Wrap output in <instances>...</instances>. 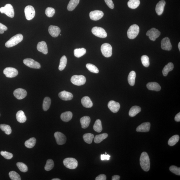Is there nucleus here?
<instances>
[{
    "mask_svg": "<svg viewBox=\"0 0 180 180\" xmlns=\"http://www.w3.org/2000/svg\"><path fill=\"white\" fill-rule=\"evenodd\" d=\"M140 164L141 167L144 171H148L150 170V159L148 154L146 152H143L141 155L140 158Z\"/></svg>",
    "mask_w": 180,
    "mask_h": 180,
    "instance_id": "obj_1",
    "label": "nucleus"
},
{
    "mask_svg": "<svg viewBox=\"0 0 180 180\" xmlns=\"http://www.w3.org/2000/svg\"><path fill=\"white\" fill-rule=\"evenodd\" d=\"M23 40V36L21 34H18L12 37L7 41L5 44V47L9 48L13 47L21 42Z\"/></svg>",
    "mask_w": 180,
    "mask_h": 180,
    "instance_id": "obj_2",
    "label": "nucleus"
},
{
    "mask_svg": "<svg viewBox=\"0 0 180 180\" xmlns=\"http://www.w3.org/2000/svg\"><path fill=\"white\" fill-rule=\"evenodd\" d=\"M139 32V26L135 24L132 25L128 30L127 36L130 39H134L137 37Z\"/></svg>",
    "mask_w": 180,
    "mask_h": 180,
    "instance_id": "obj_3",
    "label": "nucleus"
},
{
    "mask_svg": "<svg viewBox=\"0 0 180 180\" xmlns=\"http://www.w3.org/2000/svg\"><path fill=\"white\" fill-rule=\"evenodd\" d=\"M0 12L1 13H5L6 15L11 18H13L14 16V11L12 6L10 4L5 5V7L0 8Z\"/></svg>",
    "mask_w": 180,
    "mask_h": 180,
    "instance_id": "obj_4",
    "label": "nucleus"
},
{
    "mask_svg": "<svg viewBox=\"0 0 180 180\" xmlns=\"http://www.w3.org/2000/svg\"><path fill=\"white\" fill-rule=\"evenodd\" d=\"M63 163L67 168L75 169L78 166V162L76 159L73 158H67L63 161Z\"/></svg>",
    "mask_w": 180,
    "mask_h": 180,
    "instance_id": "obj_5",
    "label": "nucleus"
},
{
    "mask_svg": "<svg viewBox=\"0 0 180 180\" xmlns=\"http://www.w3.org/2000/svg\"><path fill=\"white\" fill-rule=\"evenodd\" d=\"M101 51L102 55L106 57H109L112 55V47L108 43H105L101 45Z\"/></svg>",
    "mask_w": 180,
    "mask_h": 180,
    "instance_id": "obj_6",
    "label": "nucleus"
},
{
    "mask_svg": "<svg viewBox=\"0 0 180 180\" xmlns=\"http://www.w3.org/2000/svg\"><path fill=\"white\" fill-rule=\"evenodd\" d=\"M71 82L75 85L80 86L86 83V79L84 76L74 75L71 77Z\"/></svg>",
    "mask_w": 180,
    "mask_h": 180,
    "instance_id": "obj_7",
    "label": "nucleus"
},
{
    "mask_svg": "<svg viewBox=\"0 0 180 180\" xmlns=\"http://www.w3.org/2000/svg\"><path fill=\"white\" fill-rule=\"evenodd\" d=\"M92 31L93 34L99 38H105L107 36L106 31L102 28L99 27H94L92 28Z\"/></svg>",
    "mask_w": 180,
    "mask_h": 180,
    "instance_id": "obj_8",
    "label": "nucleus"
},
{
    "mask_svg": "<svg viewBox=\"0 0 180 180\" xmlns=\"http://www.w3.org/2000/svg\"><path fill=\"white\" fill-rule=\"evenodd\" d=\"M24 13L26 19L28 20H32L36 15L34 8L31 5H28L25 8Z\"/></svg>",
    "mask_w": 180,
    "mask_h": 180,
    "instance_id": "obj_9",
    "label": "nucleus"
},
{
    "mask_svg": "<svg viewBox=\"0 0 180 180\" xmlns=\"http://www.w3.org/2000/svg\"><path fill=\"white\" fill-rule=\"evenodd\" d=\"M146 35L151 40L154 41L160 35V32L156 28H152L147 32Z\"/></svg>",
    "mask_w": 180,
    "mask_h": 180,
    "instance_id": "obj_10",
    "label": "nucleus"
},
{
    "mask_svg": "<svg viewBox=\"0 0 180 180\" xmlns=\"http://www.w3.org/2000/svg\"><path fill=\"white\" fill-rule=\"evenodd\" d=\"M23 62L25 65L28 67L33 69H40L41 68L40 63L32 59L28 58L24 59Z\"/></svg>",
    "mask_w": 180,
    "mask_h": 180,
    "instance_id": "obj_11",
    "label": "nucleus"
},
{
    "mask_svg": "<svg viewBox=\"0 0 180 180\" xmlns=\"http://www.w3.org/2000/svg\"><path fill=\"white\" fill-rule=\"evenodd\" d=\"M3 73L7 78H13L18 75V71L15 68L9 67L4 70Z\"/></svg>",
    "mask_w": 180,
    "mask_h": 180,
    "instance_id": "obj_12",
    "label": "nucleus"
},
{
    "mask_svg": "<svg viewBox=\"0 0 180 180\" xmlns=\"http://www.w3.org/2000/svg\"><path fill=\"white\" fill-rule=\"evenodd\" d=\"M55 137L58 144L62 145L65 143L67 138L64 134L60 132H55L54 134Z\"/></svg>",
    "mask_w": 180,
    "mask_h": 180,
    "instance_id": "obj_13",
    "label": "nucleus"
},
{
    "mask_svg": "<svg viewBox=\"0 0 180 180\" xmlns=\"http://www.w3.org/2000/svg\"><path fill=\"white\" fill-rule=\"evenodd\" d=\"M104 16L103 12L100 10H94L90 12V16L91 20L97 21L100 20Z\"/></svg>",
    "mask_w": 180,
    "mask_h": 180,
    "instance_id": "obj_14",
    "label": "nucleus"
},
{
    "mask_svg": "<svg viewBox=\"0 0 180 180\" xmlns=\"http://www.w3.org/2000/svg\"><path fill=\"white\" fill-rule=\"evenodd\" d=\"M13 94L18 100H22L26 96L27 92L26 90L22 88H18L14 91Z\"/></svg>",
    "mask_w": 180,
    "mask_h": 180,
    "instance_id": "obj_15",
    "label": "nucleus"
},
{
    "mask_svg": "<svg viewBox=\"0 0 180 180\" xmlns=\"http://www.w3.org/2000/svg\"><path fill=\"white\" fill-rule=\"evenodd\" d=\"M161 47L163 50L170 51L172 49V45L170 39L167 37L163 38L161 41Z\"/></svg>",
    "mask_w": 180,
    "mask_h": 180,
    "instance_id": "obj_16",
    "label": "nucleus"
},
{
    "mask_svg": "<svg viewBox=\"0 0 180 180\" xmlns=\"http://www.w3.org/2000/svg\"><path fill=\"white\" fill-rule=\"evenodd\" d=\"M49 32L52 36L56 38L59 36L61 30L59 27L51 25L49 26Z\"/></svg>",
    "mask_w": 180,
    "mask_h": 180,
    "instance_id": "obj_17",
    "label": "nucleus"
},
{
    "mask_svg": "<svg viewBox=\"0 0 180 180\" xmlns=\"http://www.w3.org/2000/svg\"><path fill=\"white\" fill-rule=\"evenodd\" d=\"M120 104L119 102L113 100L109 101L108 107L110 110L113 113H117L120 108Z\"/></svg>",
    "mask_w": 180,
    "mask_h": 180,
    "instance_id": "obj_18",
    "label": "nucleus"
},
{
    "mask_svg": "<svg viewBox=\"0 0 180 180\" xmlns=\"http://www.w3.org/2000/svg\"><path fill=\"white\" fill-rule=\"evenodd\" d=\"M59 96L61 100L65 101L71 100L73 98V95L71 93L65 90L59 93Z\"/></svg>",
    "mask_w": 180,
    "mask_h": 180,
    "instance_id": "obj_19",
    "label": "nucleus"
},
{
    "mask_svg": "<svg viewBox=\"0 0 180 180\" xmlns=\"http://www.w3.org/2000/svg\"><path fill=\"white\" fill-rule=\"evenodd\" d=\"M150 124L149 122L142 123L136 128V131L139 132H148L150 131Z\"/></svg>",
    "mask_w": 180,
    "mask_h": 180,
    "instance_id": "obj_20",
    "label": "nucleus"
},
{
    "mask_svg": "<svg viewBox=\"0 0 180 180\" xmlns=\"http://www.w3.org/2000/svg\"><path fill=\"white\" fill-rule=\"evenodd\" d=\"M38 51L42 53L44 55H47L48 53V48L46 42L44 41L38 42L37 46Z\"/></svg>",
    "mask_w": 180,
    "mask_h": 180,
    "instance_id": "obj_21",
    "label": "nucleus"
},
{
    "mask_svg": "<svg viewBox=\"0 0 180 180\" xmlns=\"http://www.w3.org/2000/svg\"><path fill=\"white\" fill-rule=\"evenodd\" d=\"M165 4H166L165 1L163 0L160 1L157 3L156 8V11L158 15L160 16L163 13Z\"/></svg>",
    "mask_w": 180,
    "mask_h": 180,
    "instance_id": "obj_22",
    "label": "nucleus"
},
{
    "mask_svg": "<svg viewBox=\"0 0 180 180\" xmlns=\"http://www.w3.org/2000/svg\"><path fill=\"white\" fill-rule=\"evenodd\" d=\"M82 104L84 107L90 108L93 106V103L89 97L86 96L83 97L81 100Z\"/></svg>",
    "mask_w": 180,
    "mask_h": 180,
    "instance_id": "obj_23",
    "label": "nucleus"
},
{
    "mask_svg": "<svg viewBox=\"0 0 180 180\" xmlns=\"http://www.w3.org/2000/svg\"><path fill=\"white\" fill-rule=\"evenodd\" d=\"M146 86L149 90L156 91L157 92L160 91L161 88L160 84L156 82L148 83L146 85Z\"/></svg>",
    "mask_w": 180,
    "mask_h": 180,
    "instance_id": "obj_24",
    "label": "nucleus"
},
{
    "mask_svg": "<svg viewBox=\"0 0 180 180\" xmlns=\"http://www.w3.org/2000/svg\"><path fill=\"white\" fill-rule=\"evenodd\" d=\"M90 118L89 117L84 116L80 119V122L83 129H86L89 126L90 123Z\"/></svg>",
    "mask_w": 180,
    "mask_h": 180,
    "instance_id": "obj_25",
    "label": "nucleus"
},
{
    "mask_svg": "<svg viewBox=\"0 0 180 180\" xmlns=\"http://www.w3.org/2000/svg\"><path fill=\"white\" fill-rule=\"evenodd\" d=\"M72 116H73V115L71 112L67 111L61 114V118L63 121L67 122L71 119Z\"/></svg>",
    "mask_w": 180,
    "mask_h": 180,
    "instance_id": "obj_26",
    "label": "nucleus"
},
{
    "mask_svg": "<svg viewBox=\"0 0 180 180\" xmlns=\"http://www.w3.org/2000/svg\"><path fill=\"white\" fill-rule=\"evenodd\" d=\"M16 118L20 123H24L26 121V117L23 111H20L16 114Z\"/></svg>",
    "mask_w": 180,
    "mask_h": 180,
    "instance_id": "obj_27",
    "label": "nucleus"
},
{
    "mask_svg": "<svg viewBox=\"0 0 180 180\" xmlns=\"http://www.w3.org/2000/svg\"><path fill=\"white\" fill-rule=\"evenodd\" d=\"M136 74L134 71L130 72L128 77V81L130 86H133L135 84Z\"/></svg>",
    "mask_w": 180,
    "mask_h": 180,
    "instance_id": "obj_28",
    "label": "nucleus"
},
{
    "mask_svg": "<svg viewBox=\"0 0 180 180\" xmlns=\"http://www.w3.org/2000/svg\"><path fill=\"white\" fill-rule=\"evenodd\" d=\"M141 111V109L139 107L134 106L132 107L130 109L129 112V115L130 117H135L138 113H140Z\"/></svg>",
    "mask_w": 180,
    "mask_h": 180,
    "instance_id": "obj_29",
    "label": "nucleus"
},
{
    "mask_svg": "<svg viewBox=\"0 0 180 180\" xmlns=\"http://www.w3.org/2000/svg\"><path fill=\"white\" fill-rule=\"evenodd\" d=\"M174 68L173 64L172 63H169L165 65L162 70L163 75L166 76L169 71H172Z\"/></svg>",
    "mask_w": 180,
    "mask_h": 180,
    "instance_id": "obj_30",
    "label": "nucleus"
},
{
    "mask_svg": "<svg viewBox=\"0 0 180 180\" xmlns=\"http://www.w3.org/2000/svg\"><path fill=\"white\" fill-rule=\"evenodd\" d=\"M80 0H70L68 4L67 9L69 11H71L75 8L80 3Z\"/></svg>",
    "mask_w": 180,
    "mask_h": 180,
    "instance_id": "obj_31",
    "label": "nucleus"
},
{
    "mask_svg": "<svg viewBox=\"0 0 180 180\" xmlns=\"http://www.w3.org/2000/svg\"><path fill=\"white\" fill-rule=\"evenodd\" d=\"M108 135L107 133H102L97 135L94 138V142L96 144H99L102 142L103 140L106 139L108 137Z\"/></svg>",
    "mask_w": 180,
    "mask_h": 180,
    "instance_id": "obj_32",
    "label": "nucleus"
},
{
    "mask_svg": "<svg viewBox=\"0 0 180 180\" xmlns=\"http://www.w3.org/2000/svg\"><path fill=\"white\" fill-rule=\"evenodd\" d=\"M51 103V100L49 97H47L44 98L43 100L42 107L43 111H47L48 110L50 107Z\"/></svg>",
    "mask_w": 180,
    "mask_h": 180,
    "instance_id": "obj_33",
    "label": "nucleus"
},
{
    "mask_svg": "<svg viewBox=\"0 0 180 180\" xmlns=\"http://www.w3.org/2000/svg\"><path fill=\"white\" fill-rule=\"evenodd\" d=\"M86 49L84 48L76 49L74 51V55L76 57L80 58L86 54Z\"/></svg>",
    "mask_w": 180,
    "mask_h": 180,
    "instance_id": "obj_34",
    "label": "nucleus"
},
{
    "mask_svg": "<svg viewBox=\"0 0 180 180\" xmlns=\"http://www.w3.org/2000/svg\"><path fill=\"white\" fill-rule=\"evenodd\" d=\"M140 3V0H129L127 5L130 9H135L139 6Z\"/></svg>",
    "mask_w": 180,
    "mask_h": 180,
    "instance_id": "obj_35",
    "label": "nucleus"
},
{
    "mask_svg": "<svg viewBox=\"0 0 180 180\" xmlns=\"http://www.w3.org/2000/svg\"><path fill=\"white\" fill-rule=\"evenodd\" d=\"M67 63V59L65 56L63 55L60 59V64L59 69L60 71H62L65 69Z\"/></svg>",
    "mask_w": 180,
    "mask_h": 180,
    "instance_id": "obj_36",
    "label": "nucleus"
},
{
    "mask_svg": "<svg viewBox=\"0 0 180 180\" xmlns=\"http://www.w3.org/2000/svg\"><path fill=\"white\" fill-rule=\"evenodd\" d=\"M36 143V139L34 138H32L26 140L25 142V146L28 148L34 147Z\"/></svg>",
    "mask_w": 180,
    "mask_h": 180,
    "instance_id": "obj_37",
    "label": "nucleus"
},
{
    "mask_svg": "<svg viewBox=\"0 0 180 180\" xmlns=\"http://www.w3.org/2000/svg\"><path fill=\"white\" fill-rule=\"evenodd\" d=\"M94 129L95 131L100 133L102 131V127L101 122L100 119H98L96 120L94 124Z\"/></svg>",
    "mask_w": 180,
    "mask_h": 180,
    "instance_id": "obj_38",
    "label": "nucleus"
},
{
    "mask_svg": "<svg viewBox=\"0 0 180 180\" xmlns=\"http://www.w3.org/2000/svg\"><path fill=\"white\" fill-rule=\"evenodd\" d=\"M94 138V134L91 133H87L84 134L83 138L84 142L88 144L92 143V140Z\"/></svg>",
    "mask_w": 180,
    "mask_h": 180,
    "instance_id": "obj_39",
    "label": "nucleus"
},
{
    "mask_svg": "<svg viewBox=\"0 0 180 180\" xmlns=\"http://www.w3.org/2000/svg\"><path fill=\"white\" fill-rule=\"evenodd\" d=\"M179 140V135H175L171 137L168 141V143L169 146H173L176 144Z\"/></svg>",
    "mask_w": 180,
    "mask_h": 180,
    "instance_id": "obj_40",
    "label": "nucleus"
},
{
    "mask_svg": "<svg viewBox=\"0 0 180 180\" xmlns=\"http://www.w3.org/2000/svg\"><path fill=\"white\" fill-rule=\"evenodd\" d=\"M0 129L2 131L5 132V133L7 135H9L11 133V128L9 125H5V124H1L0 125Z\"/></svg>",
    "mask_w": 180,
    "mask_h": 180,
    "instance_id": "obj_41",
    "label": "nucleus"
},
{
    "mask_svg": "<svg viewBox=\"0 0 180 180\" xmlns=\"http://www.w3.org/2000/svg\"><path fill=\"white\" fill-rule=\"evenodd\" d=\"M54 167V163L53 160L51 159H49L47 161L46 165H45L44 169L45 171H49L53 169Z\"/></svg>",
    "mask_w": 180,
    "mask_h": 180,
    "instance_id": "obj_42",
    "label": "nucleus"
},
{
    "mask_svg": "<svg viewBox=\"0 0 180 180\" xmlns=\"http://www.w3.org/2000/svg\"><path fill=\"white\" fill-rule=\"evenodd\" d=\"M86 67L90 71L93 73H98L99 72L98 68L93 64L88 63L86 64Z\"/></svg>",
    "mask_w": 180,
    "mask_h": 180,
    "instance_id": "obj_43",
    "label": "nucleus"
},
{
    "mask_svg": "<svg viewBox=\"0 0 180 180\" xmlns=\"http://www.w3.org/2000/svg\"><path fill=\"white\" fill-rule=\"evenodd\" d=\"M9 175L10 179L12 180H20L21 179L20 175L15 171H10L9 173Z\"/></svg>",
    "mask_w": 180,
    "mask_h": 180,
    "instance_id": "obj_44",
    "label": "nucleus"
},
{
    "mask_svg": "<svg viewBox=\"0 0 180 180\" xmlns=\"http://www.w3.org/2000/svg\"><path fill=\"white\" fill-rule=\"evenodd\" d=\"M142 65L146 67H148L150 65L149 58L148 56L144 55L141 58Z\"/></svg>",
    "mask_w": 180,
    "mask_h": 180,
    "instance_id": "obj_45",
    "label": "nucleus"
},
{
    "mask_svg": "<svg viewBox=\"0 0 180 180\" xmlns=\"http://www.w3.org/2000/svg\"><path fill=\"white\" fill-rule=\"evenodd\" d=\"M16 165L21 171L26 173L28 171V167L24 163L18 162L16 163Z\"/></svg>",
    "mask_w": 180,
    "mask_h": 180,
    "instance_id": "obj_46",
    "label": "nucleus"
},
{
    "mask_svg": "<svg viewBox=\"0 0 180 180\" xmlns=\"http://www.w3.org/2000/svg\"><path fill=\"white\" fill-rule=\"evenodd\" d=\"M55 13V10L52 7H47L45 10V13L49 18L52 17Z\"/></svg>",
    "mask_w": 180,
    "mask_h": 180,
    "instance_id": "obj_47",
    "label": "nucleus"
},
{
    "mask_svg": "<svg viewBox=\"0 0 180 180\" xmlns=\"http://www.w3.org/2000/svg\"><path fill=\"white\" fill-rule=\"evenodd\" d=\"M1 154L4 158L7 160H10L13 157V154L11 153L6 152V151H1Z\"/></svg>",
    "mask_w": 180,
    "mask_h": 180,
    "instance_id": "obj_48",
    "label": "nucleus"
},
{
    "mask_svg": "<svg viewBox=\"0 0 180 180\" xmlns=\"http://www.w3.org/2000/svg\"><path fill=\"white\" fill-rule=\"evenodd\" d=\"M169 170L173 173L178 175H180V168L176 166L173 165L169 168Z\"/></svg>",
    "mask_w": 180,
    "mask_h": 180,
    "instance_id": "obj_49",
    "label": "nucleus"
},
{
    "mask_svg": "<svg viewBox=\"0 0 180 180\" xmlns=\"http://www.w3.org/2000/svg\"><path fill=\"white\" fill-rule=\"evenodd\" d=\"M105 3L110 9H113L114 8V5L112 0H104Z\"/></svg>",
    "mask_w": 180,
    "mask_h": 180,
    "instance_id": "obj_50",
    "label": "nucleus"
},
{
    "mask_svg": "<svg viewBox=\"0 0 180 180\" xmlns=\"http://www.w3.org/2000/svg\"><path fill=\"white\" fill-rule=\"evenodd\" d=\"M7 27L0 23V34H3L5 31H7Z\"/></svg>",
    "mask_w": 180,
    "mask_h": 180,
    "instance_id": "obj_51",
    "label": "nucleus"
},
{
    "mask_svg": "<svg viewBox=\"0 0 180 180\" xmlns=\"http://www.w3.org/2000/svg\"><path fill=\"white\" fill-rule=\"evenodd\" d=\"M110 157L111 156L109 154H103L101 155V159L102 160H109Z\"/></svg>",
    "mask_w": 180,
    "mask_h": 180,
    "instance_id": "obj_52",
    "label": "nucleus"
},
{
    "mask_svg": "<svg viewBox=\"0 0 180 180\" xmlns=\"http://www.w3.org/2000/svg\"><path fill=\"white\" fill-rule=\"evenodd\" d=\"M95 179L96 180H106L107 179L106 176L104 174H101L98 175Z\"/></svg>",
    "mask_w": 180,
    "mask_h": 180,
    "instance_id": "obj_53",
    "label": "nucleus"
},
{
    "mask_svg": "<svg viewBox=\"0 0 180 180\" xmlns=\"http://www.w3.org/2000/svg\"><path fill=\"white\" fill-rule=\"evenodd\" d=\"M175 121L177 122H179L180 121V113L177 114L175 115Z\"/></svg>",
    "mask_w": 180,
    "mask_h": 180,
    "instance_id": "obj_54",
    "label": "nucleus"
},
{
    "mask_svg": "<svg viewBox=\"0 0 180 180\" xmlns=\"http://www.w3.org/2000/svg\"><path fill=\"white\" fill-rule=\"evenodd\" d=\"M120 177L118 175H115L113 176L112 177V180H119L120 179Z\"/></svg>",
    "mask_w": 180,
    "mask_h": 180,
    "instance_id": "obj_55",
    "label": "nucleus"
},
{
    "mask_svg": "<svg viewBox=\"0 0 180 180\" xmlns=\"http://www.w3.org/2000/svg\"><path fill=\"white\" fill-rule=\"evenodd\" d=\"M52 180H61V179L58 178H55L52 179Z\"/></svg>",
    "mask_w": 180,
    "mask_h": 180,
    "instance_id": "obj_56",
    "label": "nucleus"
},
{
    "mask_svg": "<svg viewBox=\"0 0 180 180\" xmlns=\"http://www.w3.org/2000/svg\"><path fill=\"white\" fill-rule=\"evenodd\" d=\"M178 47H179V51H180V42L179 43Z\"/></svg>",
    "mask_w": 180,
    "mask_h": 180,
    "instance_id": "obj_57",
    "label": "nucleus"
},
{
    "mask_svg": "<svg viewBox=\"0 0 180 180\" xmlns=\"http://www.w3.org/2000/svg\"><path fill=\"white\" fill-rule=\"evenodd\" d=\"M0 116H1V114H0Z\"/></svg>",
    "mask_w": 180,
    "mask_h": 180,
    "instance_id": "obj_58",
    "label": "nucleus"
}]
</instances>
